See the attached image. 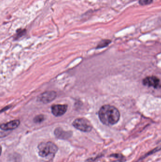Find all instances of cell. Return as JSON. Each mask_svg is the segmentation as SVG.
Wrapping results in <instances>:
<instances>
[{"mask_svg":"<svg viewBox=\"0 0 161 162\" xmlns=\"http://www.w3.org/2000/svg\"><path fill=\"white\" fill-rule=\"evenodd\" d=\"M111 41L108 39H104L103 40L99 43L97 47V49H101L107 47L110 43Z\"/></svg>","mask_w":161,"mask_h":162,"instance_id":"9","label":"cell"},{"mask_svg":"<svg viewBox=\"0 0 161 162\" xmlns=\"http://www.w3.org/2000/svg\"><path fill=\"white\" fill-rule=\"evenodd\" d=\"M39 155L43 158H52L57 152V146L52 142H42L38 146Z\"/></svg>","mask_w":161,"mask_h":162,"instance_id":"2","label":"cell"},{"mask_svg":"<svg viewBox=\"0 0 161 162\" xmlns=\"http://www.w3.org/2000/svg\"><path fill=\"white\" fill-rule=\"evenodd\" d=\"M110 156L111 157H113L117 159H122V158H123V156L121 154H112L110 155Z\"/></svg>","mask_w":161,"mask_h":162,"instance_id":"14","label":"cell"},{"mask_svg":"<svg viewBox=\"0 0 161 162\" xmlns=\"http://www.w3.org/2000/svg\"><path fill=\"white\" fill-rule=\"evenodd\" d=\"M56 93L54 91H47L40 94L38 100L44 103H48L52 101L56 97Z\"/></svg>","mask_w":161,"mask_h":162,"instance_id":"4","label":"cell"},{"mask_svg":"<svg viewBox=\"0 0 161 162\" xmlns=\"http://www.w3.org/2000/svg\"><path fill=\"white\" fill-rule=\"evenodd\" d=\"M98 115L101 122L107 126L116 124L120 118L119 110L116 107L110 105L102 106L99 111Z\"/></svg>","mask_w":161,"mask_h":162,"instance_id":"1","label":"cell"},{"mask_svg":"<svg viewBox=\"0 0 161 162\" xmlns=\"http://www.w3.org/2000/svg\"><path fill=\"white\" fill-rule=\"evenodd\" d=\"M160 84V80L158 78L154 76H148L144 78L143 80V84L146 86L153 87L156 88Z\"/></svg>","mask_w":161,"mask_h":162,"instance_id":"5","label":"cell"},{"mask_svg":"<svg viewBox=\"0 0 161 162\" xmlns=\"http://www.w3.org/2000/svg\"><path fill=\"white\" fill-rule=\"evenodd\" d=\"M26 33V29H19L17 31V33L15 36V38L16 39L20 37L21 36H23L25 34V33Z\"/></svg>","mask_w":161,"mask_h":162,"instance_id":"11","label":"cell"},{"mask_svg":"<svg viewBox=\"0 0 161 162\" xmlns=\"http://www.w3.org/2000/svg\"><path fill=\"white\" fill-rule=\"evenodd\" d=\"M19 124L20 121L19 120H14L10 121L7 123L2 124L1 125V130L5 131L13 130L18 128L19 125Z\"/></svg>","mask_w":161,"mask_h":162,"instance_id":"8","label":"cell"},{"mask_svg":"<svg viewBox=\"0 0 161 162\" xmlns=\"http://www.w3.org/2000/svg\"><path fill=\"white\" fill-rule=\"evenodd\" d=\"M54 133L57 138L63 140L68 139L72 136V132L64 131L61 128H56Z\"/></svg>","mask_w":161,"mask_h":162,"instance_id":"7","label":"cell"},{"mask_svg":"<svg viewBox=\"0 0 161 162\" xmlns=\"http://www.w3.org/2000/svg\"><path fill=\"white\" fill-rule=\"evenodd\" d=\"M67 105L57 104L54 105L51 107L52 113L56 117L63 115L65 113L67 110Z\"/></svg>","mask_w":161,"mask_h":162,"instance_id":"6","label":"cell"},{"mask_svg":"<svg viewBox=\"0 0 161 162\" xmlns=\"http://www.w3.org/2000/svg\"><path fill=\"white\" fill-rule=\"evenodd\" d=\"M72 125L76 129L85 132H89L92 129V126L89 121L83 118L75 119L73 122Z\"/></svg>","mask_w":161,"mask_h":162,"instance_id":"3","label":"cell"},{"mask_svg":"<svg viewBox=\"0 0 161 162\" xmlns=\"http://www.w3.org/2000/svg\"><path fill=\"white\" fill-rule=\"evenodd\" d=\"M44 119H45V117L43 115H39L36 116L34 118V121L36 123H41L44 120Z\"/></svg>","mask_w":161,"mask_h":162,"instance_id":"10","label":"cell"},{"mask_svg":"<svg viewBox=\"0 0 161 162\" xmlns=\"http://www.w3.org/2000/svg\"><path fill=\"white\" fill-rule=\"evenodd\" d=\"M123 160H121V159H119V160H116V161H113V162H123Z\"/></svg>","mask_w":161,"mask_h":162,"instance_id":"15","label":"cell"},{"mask_svg":"<svg viewBox=\"0 0 161 162\" xmlns=\"http://www.w3.org/2000/svg\"><path fill=\"white\" fill-rule=\"evenodd\" d=\"M161 150V146L157 147L153 149V150H152L151 151H149V152H148L146 154H145V155L144 156V157H146V156H148V155H150L151 154H153V153H155L156 152H158V151H160Z\"/></svg>","mask_w":161,"mask_h":162,"instance_id":"13","label":"cell"},{"mask_svg":"<svg viewBox=\"0 0 161 162\" xmlns=\"http://www.w3.org/2000/svg\"><path fill=\"white\" fill-rule=\"evenodd\" d=\"M153 0H139V4L141 5H146L151 4Z\"/></svg>","mask_w":161,"mask_h":162,"instance_id":"12","label":"cell"}]
</instances>
